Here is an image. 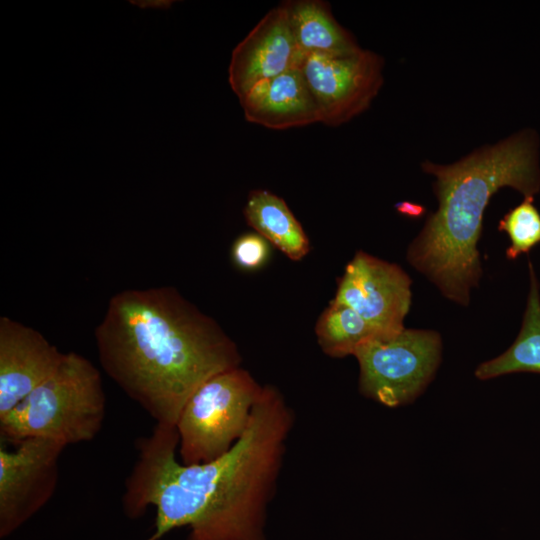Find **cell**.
<instances>
[{
  "mask_svg": "<svg viewBox=\"0 0 540 540\" xmlns=\"http://www.w3.org/2000/svg\"><path fill=\"white\" fill-rule=\"evenodd\" d=\"M294 418L278 388L264 385L233 447L191 465L177 458L176 427L155 423L136 441V460L124 483V513L134 519L155 508V533L148 540L184 526L190 528L187 540H265L267 507Z\"/></svg>",
  "mask_w": 540,
  "mask_h": 540,
  "instance_id": "cell-1",
  "label": "cell"
},
{
  "mask_svg": "<svg viewBox=\"0 0 540 540\" xmlns=\"http://www.w3.org/2000/svg\"><path fill=\"white\" fill-rule=\"evenodd\" d=\"M95 341L105 373L156 424L172 427L203 383L242 362L222 327L172 286L114 294Z\"/></svg>",
  "mask_w": 540,
  "mask_h": 540,
  "instance_id": "cell-2",
  "label": "cell"
},
{
  "mask_svg": "<svg viewBox=\"0 0 540 540\" xmlns=\"http://www.w3.org/2000/svg\"><path fill=\"white\" fill-rule=\"evenodd\" d=\"M421 166L435 176L438 209L410 243L406 258L446 298L467 306L482 276L477 244L491 197L503 187L524 197L540 190L538 139L524 130L454 163Z\"/></svg>",
  "mask_w": 540,
  "mask_h": 540,
  "instance_id": "cell-3",
  "label": "cell"
},
{
  "mask_svg": "<svg viewBox=\"0 0 540 540\" xmlns=\"http://www.w3.org/2000/svg\"><path fill=\"white\" fill-rule=\"evenodd\" d=\"M106 398L101 373L86 357L64 353L57 369L0 417L1 438L54 440L65 447L93 440L101 431Z\"/></svg>",
  "mask_w": 540,
  "mask_h": 540,
  "instance_id": "cell-4",
  "label": "cell"
},
{
  "mask_svg": "<svg viewBox=\"0 0 540 540\" xmlns=\"http://www.w3.org/2000/svg\"><path fill=\"white\" fill-rule=\"evenodd\" d=\"M262 389L241 366L203 383L186 402L176 424L180 461L206 463L227 453L246 431Z\"/></svg>",
  "mask_w": 540,
  "mask_h": 540,
  "instance_id": "cell-5",
  "label": "cell"
},
{
  "mask_svg": "<svg viewBox=\"0 0 540 540\" xmlns=\"http://www.w3.org/2000/svg\"><path fill=\"white\" fill-rule=\"evenodd\" d=\"M441 354V336L433 330L405 328L395 336L368 342L354 354L359 391L386 407L409 404L433 380Z\"/></svg>",
  "mask_w": 540,
  "mask_h": 540,
  "instance_id": "cell-6",
  "label": "cell"
},
{
  "mask_svg": "<svg viewBox=\"0 0 540 540\" xmlns=\"http://www.w3.org/2000/svg\"><path fill=\"white\" fill-rule=\"evenodd\" d=\"M384 61L370 50L309 54L300 69L314 97L320 122L338 126L370 106L383 84Z\"/></svg>",
  "mask_w": 540,
  "mask_h": 540,
  "instance_id": "cell-7",
  "label": "cell"
},
{
  "mask_svg": "<svg viewBox=\"0 0 540 540\" xmlns=\"http://www.w3.org/2000/svg\"><path fill=\"white\" fill-rule=\"evenodd\" d=\"M66 447L46 438H26L8 451L0 447V537L5 538L54 495L59 459Z\"/></svg>",
  "mask_w": 540,
  "mask_h": 540,
  "instance_id": "cell-8",
  "label": "cell"
},
{
  "mask_svg": "<svg viewBox=\"0 0 540 540\" xmlns=\"http://www.w3.org/2000/svg\"><path fill=\"white\" fill-rule=\"evenodd\" d=\"M411 283L399 265L358 251L346 265L332 301L352 308L389 338L405 329Z\"/></svg>",
  "mask_w": 540,
  "mask_h": 540,
  "instance_id": "cell-9",
  "label": "cell"
},
{
  "mask_svg": "<svg viewBox=\"0 0 540 540\" xmlns=\"http://www.w3.org/2000/svg\"><path fill=\"white\" fill-rule=\"evenodd\" d=\"M284 3L270 10L234 48L228 81L240 99L257 83L299 68L304 59Z\"/></svg>",
  "mask_w": 540,
  "mask_h": 540,
  "instance_id": "cell-10",
  "label": "cell"
},
{
  "mask_svg": "<svg viewBox=\"0 0 540 540\" xmlns=\"http://www.w3.org/2000/svg\"><path fill=\"white\" fill-rule=\"evenodd\" d=\"M64 353L38 330L8 316L0 317V417L43 383Z\"/></svg>",
  "mask_w": 540,
  "mask_h": 540,
  "instance_id": "cell-11",
  "label": "cell"
},
{
  "mask_svg": "<svg viewBox=\"0 0 540 540\" xmlns=\"http://www.w3.org/2000/svg\"><path fill=\"white\" fill-rule=\"evenodd\" d=\"M248 122L284 130L320 122L314 97L299 68L263 80L239 99Z\"/></svg>",
  "mask_w": 540,
  "mask_h": 540,
  "instance_id": "cell-12",
  "label": "cell"
},
{
  "mask_svg": "<svg viewBox=\"0 0 540 540\" xmlns=\"http://www.w3.org/2000/svg\"><path fill=\"white\" fill-rule=\"evenodd\" d=\"M244 217L249 226L293 261L310 251L309 239L286 202L264 189L250 191Z\"/></svg>",
  "mask_w": 540,
  "mask_h": 540,
  "instance_id": "cell-13",
  "label": "cell"
},
{
  "mask_svg": "<svg viewBox=\"0 0 540 540\" xmlns=\"http://www.w3.org/2000/svg\"><path fill=\"white\" fill-rule=\"evenodd\" d=\"M284 4L294 39L304 56L339 54L360 48L352 34L336 21L328 3L297 0Z\"/></svg>",
  "mask_w": 540,
  "mask_h": 540,
  "instance_id": "cell-14",
  "label": "cell"
},
{
  "mask_svg": "<svg viewBox=\"0 0 540 540\" xmlns=\"http://www.w3.org/2000/svg\"><path fill=\"white\" fill-rule=\"evenodd\" d=\"M530 289L522 326L513 344L501 355L481 363L476 378L488 380L516 372L540 374V294L536 274L529 262Z\"/></svg>",
  "mask_w": 540,
  "mask_h": 540,
  "instance_id": "cell-15",
  "label": "cell"
},
{
  "mask_svg": "<svg viewBox=\"0 0 540 540\" xmlns=\"http://www.w3.org/2000/svg\"><path fill=\"white\" fill-rule=\"evenodd\" d=\"M315 334L321 350L333 358H344L364 344L388 338L352 308L331 300L320 314Z\"/></svg>",
  "mask_w": 540,
  "mask_h": 540,
  "instance_id": "cell-16",
  "label": "cell"
},
{
  "mask_svg": "<svg viewBox=\"0 0 540 540\" xmlns=\"http://www.w3.org/2000/svg\"><path fill=\"white\" fill-rule=\"evenodd\" d=\"M498 229L510 239V246L506 250L510 260L528 253L540 243V213L534 205L533 196L525 197L519 205L509 210L500 220Z\"/></svg>",
  "mask_w": 540,
  "mask_h": 540,
  "instance_id": "cell-17",
  "label": "cell"
},
{
  "mask_svg": "<svg viewBox=\"0 0 540 540\" xmlns=\"http://www.w3.org/2000/svg\"><path fill=\"white\" fill-rule=\"evenodd\" d=\"M269 248L267 241L257 233L238 237L232 246L235 264L245 270L260 268L267 260Z\"/></svg>",
  "mask_w": 540,
  "mask_h": 540,
  "instance_id": "cell-18",
  "label": "cell"
},
{
  "mask_svg": "<svg viewBox=\"0 0 540 540\" xmlns=\"http://www.w3.org/2000/svg\"><path fill=\"white\" fill-rule=\"evenodd\" d=\"M397 211L401 214L411 216V217H418L422 215L425 211L424 207L419 204H414L411 202H400L395 205Z\"/></svg>",
  "mask_w": 540,
  "mask_h": 540,
  "instance_id": "cell-19",
  "label": "cell"
}]
</instances>
